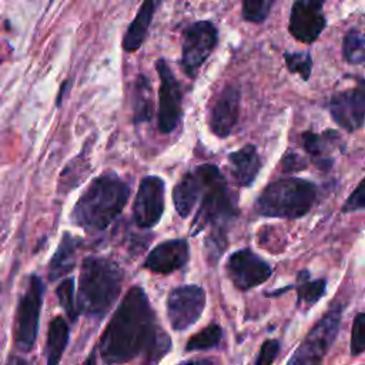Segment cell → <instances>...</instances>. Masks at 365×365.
I'll return each instance as SVG.
<instances>
[{"instance_id": "obj_1", "label": "cell", "mask_w": 365, "mask_h": 365, "mask_svg": "<svg viewBox=\"0 0 365 365\" xmlns=\"http://www.w3.org/2000/svg\"><path fill=\"white\" fill-rule=\"evenodd\" d=\"M170 348L171 339L161 329L144 289L130 288L100 338L101 361L123 364L144 358L157 362Z\"/></svg>"}, {"instance_id": "obj_2", "label": "cell", "mask_w": 365, "mask_h": 365, "mask_svg": "<svg viewBox=\"0 0 365 365\" xmlns=\"http://www.w3.org/2000/svg\"><path fill=\"white\" fill-rule=\"evenodd\" d=\"M202 177V187L197 201V211L191 222V234L211 227L207 238L208 254L218 258L227 245L225 230L228 222L237 215V198L230 190L220 170L212 164L198 165Z\"/></svg>"}, {"instance_id": "obj_3", "label": "cell", "mask_w": 365, "mask_h": 365, "mask_svg": "<svg viewBox=\"0 0 365 365\" xmlns=\"http://www.w3.org/2000/svg\"><path fill=\"white\" fill-rule=\"evenodd\" d=\"M130 197L128 184L113 171L94 178L77 200L71 221L88 232L106 230L123 211Z\"/></svg>"}, {"instance_id": "obj_4", "label": "cell", "mask_w": 365, "mask_h": 365, "mask_svg": "<svg viewBox=\"0 0 365 365\" xmlns=\"http://www.w3.org/2000/svg\"><path fill=\"white\" fill-rule=\"evenodd\" d=\"M124 281L121 267L103 257L84 258L78 277L77 309L80 314L101 318L120 297Z\"/></svg>"}, {"instance_id": "obj_5", "label": "cell", "mask_w": 365, "mask_h": 365, "mask_svg": "<svg viewBox=\"0 0 365 365\" xmlns=\"http://www.w3.org/2000/svg\"><path fill=\"white\" fill-rule=\"evenodd\" d=\"M317 198V185L302 178H281L269 182L255 201V211L269 218H299Z\"/></svg>"}, {"instance_id": "obj_6", "label": "cell", "mask_w": 365, "mask_h": 365, "mask_svg": "<svg viewBox=\"0 0 365 365\" xmlns=\"http://www.w3.org/2000/svg\"><path fill=\"white\" fill-rule=\"evenodd\" d=\"M341 314L342 307L339 304L332 305L328 312L317 322V325L308 332L301 345L288 359V364L311 365L321 362L338 334Z\"/></svg>"}, {"instance_id": "obj_7", "label": "cell", "mask_w": 365, "mask_h": 365, "mask_svg": "<svg viewBox=\"0 0 365 365\" xmlns=\"http://www.w3.org/2000/svg\"><path fill=\"white\" fill-rule=\"evenodd\" d=\"M44 285L38 275H31L16 312L14 342L21 352L33 349L38 331V318L43 305Z\"/></svg>"}, {"instance_id": "obj_8", "label": "cell", "mask_w": 365, "mask_h": 365, "mask_svg": "<svg viewBox=\"0 0 365 365\" xmlns=\"http://www.w3.org/2000/svg\"><path fill=\"white\" fill-rule=\"evenodd\" d=\"M218 33L211 21H195L184 30L181 47V67L190 77H195L200 67L217 46Z\"/></svg>"}, {"instance_id": "obj_9", "label": "cell", "mask_w": 365, "mask_h": 365, "mask_svg": "<svg viewBox=\"0 0 365 365\" xmlns=\"http://www.w3.org/2000/svg\"><path fill=\"white\" fill-rule=\"evenodd\" d=\"M155 68L160 77L158 128L161 133L168 134L177 128L182 115V90L164 58L157 60Z\"/></svg>"}, {"instance_id": "obj_10", "label": "cell", "mask_w": 365, "mask_h": 365, "mask_svg": "<svg viewBox=\"0 0 365 365\" xmlns=\"http://www.w3.org/2000/svg\"><path fill=\"white\" fill-rule=\"evenodd\" d=\"M205 307V292L198 285H182L173 289L167 299V317L174 331L194 325Z\"/></svg>"}, {"instance_id": "obj_11", "label": "cell", "mask_w": 365, "mask_h": 365, "mask_svg": "<svg viewBox=\"0 0 365 365\" xmlns=\"http://www.w3.org/2000/svg\"><path fill=\"white\" fill-rule=\"evenodd\" d=\"M165 185L157 175L141 180L133 205V218L140 228H151L158 224L164 212Z\"/></svg>"}, {"instance_id": "obj_12", "label": "cell", "mask_w": 365, "mask_h": 365, "mask_svg": "<svg viewBox=\"0 0 365 365\" xmlns=\"http://www.w3.org/2000/svg\"><path fill=\"white\" fill-rule=\"evenodd\" d=\"M227 272L238 289L247 291L265 282L271 277L272 268L259 255L248 248H242L230 255Z\"/></svg>"}, {"instance_id": "obj_13", "label": "cell", "mask_w": 365, "mask_h": 365, "mask_svg": "<svg viewBox=\"0 0 365 365\" xmlns=\"http://www.w3.org/2000/svg\"><path fill=\"white\" fill-rule=\"evenodd\" d=\"M325 27L324 0H295L289 16V33L302 43H312Z\"/></svg>"}, {"instance_id": "obj_14", "label": "cell", "mask_w": 365, "mask_h": 365, "mask_svg": "<svg viewBox=\"0 0 365 365\" xmlns=\"http://www.w3.org/2000/svg\"><path fill=\"white\" fill-rule=\"evenodd\" d=\"M332 120L346 131H355L365 123V87L358 86L336 93L329 100Z\"/></svg>"}, {"instance_id": "obj_15", "label": "cell", "mask_w": 365, "mask_h": 365, "mask_svg": "<svg viewBox=\"0 0 365 365\" xmlns=\"http://www.w3.org/2000/svg\"><path fill=\"white\" fill-rule=\"evenodd\" d=\"M240 90L235 86H227L215 98L210 113V128L221 138L228 137L238 120Z\"/></svg>"}, {"instance_id": "obj_16", "label": "cell", "mask_w": 365, "mask_h": 365, "mask_svg": "<svg viewBox=\"0 0 365 365\" xmlns=\"http://www.w3.org/2000/svg\"><path fill=\"white\" fill-rule=\"evenodd\" d=\"M190 258L187 240H170L154 247L144 261V268L157 274H170L182 268Z\"/></svg>"}, {"instance_id": "obj_17", "label": "cell", "mask_w": 365, "mask_h": 365, "mask_svg": "<svg viewBox=\"0 0 365 365\" xmlns=\"http://www.w3.org/2000/svg\"><path fill=\"white\" fill-rule=\"evenodd\" d=\"M230 173L240 187L252 184L261 168V158L257 148L251 144L231 153L228 155Z\"/></svg>"}, {"instance_id": "obj_18", "label": "cell", "mask_w": 365, "mask_h": 365, "mask_svg": "<svg viewBox=\"0 0 365 365\" xmlns=\"http://www.w3.org/2000/svg\"><path fill=\"white\" fill-rule=\"evenodd\" d=\"M161 0H144L134 17V20L131 21V24L128 26L124 38H123V48L128 53L137 51L148 33V27L153 21V17L160 6Z\"/></svg>"}, {"instance_id": "obj_19", "label": "cell", "mask_w": 365, "mask_h": 365, "mask_svg": "<svg viewBox=\"0 0 365 365\" xmlns=\"http://www.w3.org/2000/svg\"><path fill=\"white\" fill-rule=\"evenodd\" d=\"M202 187V177L198 167L184 174L181 181L174 187L173 200L177 212L181 218H187L197 205L200 191Z\"/></svg>"}, {"instance_id": "obj_20", "label": "cell", "mask_w": 365, "mask_h": 365, "mask_svg": "<svg viewBox=\"0 0 365 365\" xmlns=\"http://www.w3.org/2000/svg\"><path fill=\"white\" fill-rule=\"evenodd\" d=\"M80 245V238L74 237L68 232H66L50 259L48 267V278L51 281L63 277L64 274H68L74 265H76V252Z\"/></svg>"}, {"instance_id": "obj_21", "label": "cell", "mask_w": 365, "mask_h": 365, "mask_svg": "<svg viewBox=\"0 0 365 365\" xmlns=\"http://www.w3.org/2000/svg\"><path fill=\"white\" fill-rule=\"evenodd\" d=\"M301 141L305 151L312 157L318 167L328 168L332 164V160L327 157V153L332 150L335 147V141H338V134L335 131L328 130L324 134L307 131L302 134Z\"/></svg>"}, {"instance_id": "obj_22", "label": "cell", "mask_w": 365, "mask_h": 365, "mask_svg": "<svg viewBox=\"0 0 365 365\" xmlns=\"http://www.w3.org/2000/svg\"><path fill=\"white\" fill-rule=\"evenodd\" d=\"M68 324L63 317H56L48 325L47 344H46V358L47 364L53 365L60 362V358L68 342Z\"/></svg>"}, {"instance_id": "obj_23", "label": "cell", "mask_w": 365, "mask_h": 365, "mask_svg": "<svg viewBox=\"0 0 365 365\" xmlns=\"http://www.w3.org/2000/svg\"><path fill=\"white\" fill-rule=\"evenodd\" d=\"M153 114V93L151 84L144 74L135 78L133 87V115L134 123L148 121Z\"/></svg>"}, {"instance_id": "obj_24", "label": "cell", "mask_w": 365, "mask_h": 365, "mask_svg": "<svg viewBox=\"0 0 365 365\" xmlns=\"http://www.w3.org/2000/svg\"><path fill=\"white\" fill-rule=\"evenodd\" d=\"M325 292V279H309V272L299 274V284L297 285L298 305H314Z\"/></svg>"}, {"instance_id": "obj_25", "label": "cell", "mask_w": 365, "mask_h": 365, "mask_svg": "<svg viewBox=\"0 0 365 365\" xmlns=\"http://www.w3.org/2000/svg\"><path fill=\"white\" fill-rule=\"evenodd\" d=\"M344 57L351 64L365 61V31L351 29L344 38Z\"/></svg>"}, {"instance_id": "obj_26", "label": "cell", "mask_w": 365, "mask_h": 365, "mask_svg": "<svg viewBox=\"0 0 365 365\" xmlns=\"http://www.w3.org/2000/svg\"><path fill=\"white\" fill-rule=\"evenodd\" d=\"M221 338H222L221 327L217 324H211V325L205 327L202 331H200L198 334L192 335L188 339L185 349L187 351H205V349L217 346L220 344Z\"/></svg>"}, {"instance_id": "obj_27", "label": "cell", "mask_w": 365, "mask_h": 365, "mask_svg": "<svg viewBox=\"0 0 365 365\" xmlns=\"http://www.w3.org/2000/svg\"><path fill=\"white\" fill-rule=\"evenodd\" d=\"M57 298L60 305L64 308L66 314L74 321L80 315L77 309V301L74 299V279L73 278H66L63 282L57 287L56 289Z\"/></svg>"}, {"instance_id": "obj_28", "label": "cell", "mask_w": 365, "mask_h": 365, "mask_svg": "<svg viewBox=\"0 0 365 365\" xmlns=\"http://www.w3.org/2000/svg\"><path fill=\"white\" fill-rule=\"evenodd\" d=\"M274 0H242V17L251 23L267 19Z\"/></svg>"}, {"instance_id": "obj_29", "label": "cell", "mask_w": 365, "mask_h": 365, "mask_svg": "<svg viewBox=\"0 0 365 365\" xmlns=\"http://www.w3.org/2000/svg\"><path fill=\"white\" fill-rule=\"evenodd\" d=\"M285 64L291 73H297L302 77V80H308L312 68V58L309 53H285L284 54Z\"/></svg>"}, {"instance_id": "obj_30", "label": "cell", "mask_w": 365, "mask_h": 365, "mask_svg": "<svg viewBox=\"0 0 365 365\" xmlns=\"http://www.w3.org/2000/svg\"><path fill=\"white\" fill-rule=\"evenodd\" d=\"M365 351V312L355 317L351 332V355H359Z\"/></svg>"}, {"instance_id": "obj_31", "label": "cell", "mask_w": 365, "mask_h": 365, "mask_svg": "<svg viewBox=\"0 0 365 365\" xmlns=\"http://www.w3.org/2000/svg\"><path fill=\"white\" fill-rule=\"evenodd\" d=\"M362 208H365V178L361 180L356 188L346 198L342 205V212H354Z\"/></svg>"}, {"instance_id": "obj_32", "label": "cell", "mask_w": 365, "mask_h": 365, "mask_svg": "<svg viewBox=\"0 0 365 365\" xmlns=\"http://www.w3.org/2000/svg\"><path fill=\"white\" fill-rule=\"evenodd\" d=\"M278 352H279V342L277 339H268L262 344L258 358L255 359V364L257 365H268V364L274 362Z\"/></svg>"}, {"instance_id": "obj_33", "label": "cell", "mask_w": 365, "mask_h": 365, "mask_svg": "<svg viewBox=\"0 0 365 365\" xmlns=\"http://www.w3.org/2000/svg\"><path fill=\"white\" fill-rule=\"evenodd\" d=\"M282 165H284L285 171L292 173V171H298V170L304 168L307 164H305V161L299 155H297V154H287L282 158Z\"/></svg>"}]
</instances>
